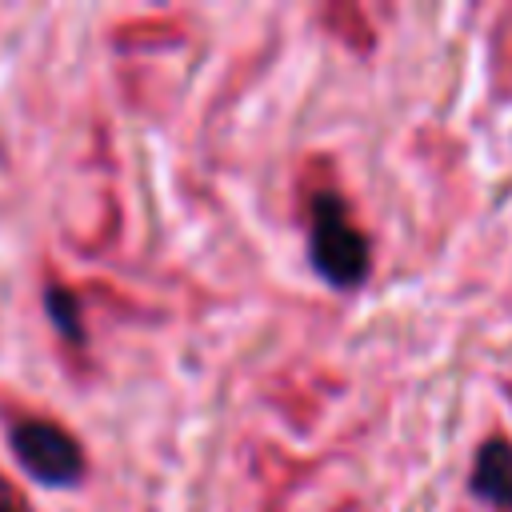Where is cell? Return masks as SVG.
<instances>
[{
    "label": "cell",
    "instance_id": "obj_1",
    "mask_svg": "<svg viewBox=\"0 0 512 512\" xmlns=\"http://www.w3.org/2000/svg\"><path fill=\"white\" fill-rule=\"evenodd\" d=\"M312 212V268L332 288H356L368 276V236L356 228L340 192L324 188L308 204Z\"/></svg>",
    "mask_w": 512,
    "mask_h": 512
},
{
    "label": "cell",
    "instance_id": "obj_2",
    "mask_svg": "<svg viewBox=\"0 0 512 512\" xmlns=\"http://www.w3.org/2000/svg\"><path fill=\"white\" fill-rule=\"evenodd\" d=\"M8 440H12V452L20 460V468L28 476H36L40 484H52V488H68L84 476V452L80 444L72 440L68 428H60L56 420H44V416H20L12 428H8Z\"/></svg>",
    "mask_w": 512,
    "mask_h": 512
},
{
    "label": "cell",
    "instance_id": "obj_3",
    "mask_svg": "<svg viewBox=\"0 0 512 512\" xmlns=\"http://www.w3.org/2000/svg\"><path fill=\"white\" fill-rule=\"evenodd\" d=\"M472 492L492 508L512 512V444L504 436H488L480 444L472 468Z\"/></svg>",
    "mask_w": 512,
    "mask_h": 512
},
{
    "label": "cell",
    "instance_id": "obj_4",
    "mask_svg": "<svg viewBox=\"0 0 512 512\" xmlns=\"http://www.w3.org/2000/svg\"><path fill=\"white\" fill-rule=\"evenodd\" d=\"M44 304H48V316L56 320V328L64 332V336H72V340H84V328L76 324L80 320V304H76V296L68 292V288H48L44 292Z\"/></svg>",
    "mask_w": 512,
    "mask_h": 512
},
{
    "label": "cell",
    "instance_id": "obj_5",
    "mask_svg": "<svg viewBox=\"0 0 512 512\" xmlns=\"http://www.w3.org/2000/svg\"><path fill=\"white\" fill-rule=\"evenodd\" d=\"M0 512H32L28 496L8 480V472H0Z\"/></svg>",
    "mask_w": 512,
    "mask_h": 512
}]
</instances>
